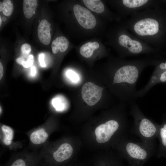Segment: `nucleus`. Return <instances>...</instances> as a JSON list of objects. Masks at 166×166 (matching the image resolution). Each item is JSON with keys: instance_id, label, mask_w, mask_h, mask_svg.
<instances>
[{"instance_id": "13", "label": "nucleus", "mask_w": 166, "mask_h": 166, "mask_svg": "<svg viewBox=\"0 0 166 166\" xmlns=\"http://www.w3.org/2000/svg\"><path fill=\"white\" fill-rule=\"evenodd\" d=\"M99 47V43L96 42H89L82 45L80 49V54L85 58H89L92 55L93 51Z\"/></svg>"}, {"instance_id": "21", "label": "nucleus", "mask_w": 166, "mask_h": 166, "mask_svg": "<svg viewBox=\"0 0 166 166\" xmlns=\"http://www.w3.org/2000/svg\"><path fill=\"white\" fill-rule=\"evenodd\" d=\"M154 66L155 67L153 72H154L159 73L161 72L166 71V61L162 62L158 65L156 64L155 62Z\"/></svg>"}, {"instance_id": "31", "label": "nucleus", "mask_w": 166, "mask_h": 166, "mask_svg": "<svg viewBox=\"0 0 166 166\" xmlns=\"http://www.w3.org/2000/svg\"><path fill=\"white\" fill-rule=\"evenodd\" d=\"M2 18H1V16H0V26H1V23H2Z\"/></svg>"}, {"instance_id": "5", "label": "nucleus", "mask_w": 166, "mask_h": 166, "mask_svg": "<svg viewBox=\"0 0 166 166\" xmlns=\"http://www.w3.org/2000/svg\"><path fill=\"white\" fill-rule=\"evenodd\" d=\"M104 88L91 82L85 83L82 86L81 92L83 100L88 105H94L101 99Z\"/></svg>"}, {"instance_id": "12", "label": "nucleus", "mask_w": 166, "mask_h": 166, "mask_svg": "<svg viewBox=\"0 0 166 166\" xmlns=\"http://www.w3.org/2000/svg\"><path fill=\"white\" fill-rule=\"evenodd\" d=\"M37 0H23V10L26 18H30L33 16L37 8Z\"/></svg>"}, {"instance_id": "17", "label": "nucleus", "mask_w": 166, "mask_h": 166, "mask_svg": "<svg viewBox=\"0 0 166 166\" xmlns=\"http://www.w3.org/2000/svg\"><path fill=\"white\" fill-rule=\"evenodd\" d=\"M22 57H19L16 59V61L18 64L23 66L24 68H28L31 66L34 62V57L33 55H24Z\"/></svg>"}, {"instance_id": "1", "label": "nucleus", "mask_w": 166, "mask_h": 166, "mask_svg": "<svg viewBox=\"0 0 166 166\" xmlns=\"http://www.w3.org/2000/svg\"><path fill=\"white\" fill-rule=\"evenodd\" d=\"M152 56L143 58L124 61L114 72L111 85L119 87L121 95L127 105L135 103L137 98L136 86L138 78L146 67L154 65Z\"/></svg>"}, {"instance_id": "2", "label": "nucleus", "mask_w": 166, "mask_h": 166, "mask_svg": "<svg viewBox=\"0 0 166 166\" xmlns=\"http://www.w3.org/2000/svg\"><path fill=\"white\" fill-rule=\"evenodd\" d=\"M130 107V114L134 119L132 132L140 138L142 142L153 148V139L158 132L157 125L144 115L136 103L131 105Z\"/></svg>"}, {"instance_id": "28", "label": "nucleus", "mask_w": 166, "mask_h": 166, "mask_svg": "<svg viewBox=\"0 0 166 166\" xmlns=\"http://www.w3.org/2000/svg\"><path fill=\"white\" fill-rule=\"evenodd\" d=\"M4 73V70L3 65L0 62V79L1 80L2 78Z\"/></svg>"}, {"instance_id": "26", "label": "nucleus", "mask_w": 166, "mask_h": 166, "mask_svg": "<svg viewBox=\"0 0 166 166\" xmlns=\"http://www.w3.org/2000/svg\"><path fill=\"white\" fill-rule=\"evenodd\" d=\"M106 162L104 166H123L118 162L114 160H109Z\"/></svg>"}, {"instance_id": "29", "label": "nucleus", "mask_w": 166, "mask_h": 166, "mask_svg": "<svg viewBox=\"0 0 166 166\" xmlns=\"http://www.w3.org/2000/svg\"><path fill=\"white\" fill-rule=\"evenodd\" d=\"M36 73V68L34 66H32L31 69V74L32 76H34Z\"/></svg>"}, {"instance_id": "24", "label": "nucleus", "mask_w": 166, "mask_h": 166, "mask_svg": "<svg viewBox=\"0 0 166 166\" xmlns=\"http://www.w3.org/2000/svg\"><path fill=\"white\" fill-rule=\"evenodd\" d=\"M158 81V83L166 82V71H162L159 73Z\"/></svg>"}, {"instance_id": "18", "label": "nucleus", "mask_w": 166, "mask_h": 166, "mask_svg": "<svg viewBox=\"0 0 166 166\" xmlns=\"http://www.w3.org/2000/svg\"><path fill=\"white\" fill-rule=\"evenodd\" d=\"M2 3L3 10L2 12L3 14L6 16H10L13 11L14 6L13 3L10 0H4Z\"/></svg>"}, {"instance_id": "30", "label": "nucleus", "mask_w": 166, "mask_h": 166, "mask_svg": "<svg viewBox=\"0 0 166 166\" xmlns=\"http://www.w3.org/2000/svg\"><path fill=\"white\" fill-rule=\"evenodd\" d=\"M3 10V5L2 2H0V11H2Z\"/></svg>"}, {"instance_id": "9", "label": "nucleus", "mask_w": 166, "mask_h": 166, "mask_svg": "<svg viewBox=\"0 0 166 166\" xmlns=\"http://www.w3.org/2000/svg\"><path fill=\"white\" fill-rule=\"evenodd\" d=\"M73 153V149L71 146L68 143H64L53 153V157L56 162H63L69 159Z\"/></svg>"}, {"instance_id": "25", "label": "nucleus", "mask_w": 166, "mask_h": 166, "mask_svg": "<svg viewBox=\"0 0 166 166\" xmlns=\"http://www.w3.org/2000/svg\"><path fill=\"white\" fill-rule=\"evenodd\" d=\"M53 104L56 109H58V110L61 109V108H62L63 106L62 103L60 99L58 98H56L53 100Z\"/></svg>"}, {"instance_id": "3", "label": "nucleus", "mask_w": 166, "mask_h": 166, "mask_svg": "<svg viewBox=\"0 0 166 166\" xmlns=\"http://www.w3.org/2000/svg\"><path fill=\"white\" fill-rule=\"evenodd\" d=\"M153 150V148L140 141L130 139L127 136L124 139L122 147L124 157L130 166H143L152 155Z\"/></svg>"}, {"instance_id": "15", "label": "nucleus", "mask_w": 166, "mask_h": 166, "mask_svg": "<svg viewBox=\"0 0 166 166\" xmlns=\"http://www.w3.org/2000/svg\"><path fill=\"white\" fill-rule=\"evenodd\" d=\"M86 6L90 10L98 13H101L105 10V6L100 0H83Z\"/></svg>"}, {"instance_id": "11", "label": "nucleus", "mask_w": 166, "mask_h": 166, "mask_svg": "<svg viewBox=\"0 0 166 166\" xmlns=\"http://www.w3.org/2000/svg\"><path fill=\"white\" fill-rule=\"evenodd\" d=\"M158 73L153 72L147 84L143 88L137 91V98L143 97L152 87L158 83Z\"/></svg>"}, {"instance_id": "6", "label": "nucleus", "mask_w": 166, "mask_h": 166, "mask_svg": "<svg viewBox=\"0 0 166 166\" xmlns=\"http://www.w3.org/2000/svg\"><path fill=\"white\" fill-rule=\"evenodd\" d=\"M73 10L75 16L81 26L88 29L95 27L97 23L95 18L87 9L76 4L74 6Z\"/></svg>"}, {"instance_id": "8", "label": "nucleus", "mask_w": 166, "mask_h": 166, "mask_svg": "<svg viewBox=\"0 0 166 166\" xmlns=\"http://www.w3.org/2000/svg\"><path fill=\"white\" fill-rule=\"evenodd\" d=\"M50 24L47 20L44 19L41 21L38 26V38L40 42L45 45H48L50 42Z\"/></svg>"}, {"instance_id": "4", "label": "nucleus", "mask_w": 166, "mask_h": 166, "mask_svg": "<svg viewBox=\"0 0 166 166\" xmlns=\"http://www.w3.org/2000/svg\"><path fill=\"white\" fill-rule=\"evenodd\" d=\"M121 125L120 122L113 119L99 125L95 131L97 142L100 143L108 142L120 128Z\"/></svg>"}, {"instance_id": "22", "label": "nucleus", "mask_w": 166, "mask_h": 166, "mask_svg": "<svg viewBox=\"0 0 166 166\" xmlns=\"http://www.w3.org/2000/svg\"><path fill=\"white\" fill-rule=\"evenodd\" d=\"M26 162L22 159L19 158L13 161L10 166H29Z\"/></svg>"}, {"instance_id": "10", "label": "nucleus", "mask_w": 166, "mask_h": 166, "mask_svg": "<svg viewBox=\"0 0 166 166\" xmlns=\"http://www.w3.org/2000/svg\"><path fill=\"white\" fill-rule=\"evenodd\" d=\"M69 45V42L66 38L62 36L57 37L52 42V52L54 54L56 53L59 51L63 52L67 50Z\"/></svg>"}, {"instance_id": "14", "label": "nucleus", "mask_w": 166, "mask_h": 166, "mask_svg": "<svg viewBox=\"0 0 166 166\" xmlns=\"http://www.w3.org/2000/svg\"><path fill=\"white\" fill-rule=\"evenodd\" d=\"M48 135L44 128H41L33 132L30 135L31 142L34 144H42L47 139Z\"/></svg>"}, {"instance_id": "19", "label": "nucleus", "mask_w": 166, "mask_h": 166, "mask_svg": "<svg viewBox=\"0 0 166 166\" xmlns=\"http://www.w3.org/2000/svg\"><path fill=\"white\" fill-rule=\"evenodd\" d=\"M159 134L162 145L166 148V124L159 129Z\"/></svg>"}, {"instance_id": "16", "label": "nucleus", "mask_w": 166, "mask_h": 166, "mask_svg": "<svg viewBox=\"0 0 166 166\" xmlns=\"http://www.w3.org/2000/svg\"><path fill=\"white\" fill-rule=\"evenodd\" d=\"M1 129L4 134L3 142L6 145H10L14 136V131L10 127L6 125L2 126Z\"/></svg>"}, {"instance_id": "23", "label": "nucleus", "mask_w": 166, "mask_h": 166, "mask_svg": "<svg viewBox=\"0 0 166 166\" xmlns=\"http://www.w3.org/2000/svg\"><path fill=\"white\" fill-rule=\"evenodd\" d=\"M21 50L24 54L28 55L31 50V47L29 44L26 43H24L22 45Z\"/></svg>"}, {"instance_id": "27", "label": "nucleus", "mask_w": 166, "mask_h": 166, "mask_svg": "<svg viewBox=\"0 0 166 166\" xmlns=\"http://www.w3.org/2000/svg\"><path fill=\"white\" fill-rule=\"evenodd\" d=\"M45 55L43 53H40L39 56V60L41 67H44L46 65L44 61Z\"/></svg>"}, {"instance_id": "7", "label": "nucleus", "mask_w": 166, "mask_h": 166, "mask_svg": "<svg viewBox=\"0 0 166 166\" xmlns=\"http://www.w3.org/2000/svg\"><path fill=\"white\" fill-rule=\"evenodd\" d=\"M153 1L149 0H122V3L127 16L137 12L153 7Z\"/></svg>"}, {"instance_id": "20", "label": "nucleus", "mask_w": 166, "mask_h": 166, "mask_svg": "<svg viewBox=\"0 0 166 166\" xmlns=\"http://www.w3.org/2000/svg\"><path fill=\"white\" fill-rule=\"evenodd\" d=\"M66 76L73 83H77L79 80V77L78 74L74 71L69 70L66 73Z\"/></svg>"}]
</instances>
